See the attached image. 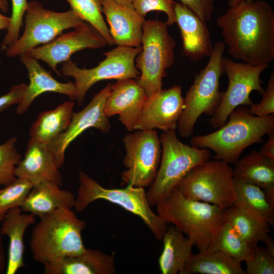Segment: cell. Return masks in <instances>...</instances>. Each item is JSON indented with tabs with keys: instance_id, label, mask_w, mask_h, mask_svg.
I'll list each match as a JSON object with an SVG mask.
<instances>
[{
	"instance_id": "6da1fadb",
	"label": "cell",
	"mask_w": 274,
	"mask_h": 274,
	"mask_svg": "<svg viewBox=\"0 0 274 274\" xmlns=\"http://www.w3.org/2000/svg\"><path fill=\"white\" fill-rule=\"evenodd\" d=\"M217 24L233 58L252 65L274 59V11L267 2L241 1L229 7Z\"/></svg>"
},
{
	"instance_id": "7a4b0ae2",
	"label": "cell",
	"mask_w": 274,
	"mask_h": 274,
	"mask_svg": "<svg viewBox=\"0 0 274 274\" xmlns=\"http://www.w3.org/2000/svg\"><path fill=\"white\" fill-rule=\"evenodd\" d=\"M274 130V114L257 116L251 114L247 107L236 108L226 123L214 132L193 136L190 145L211 149L215 160L235 163L248 147L261 142L262 138Z\"/></svg>"
},
{
	"instance_id": "3957f363",
	"label": "cell",
	"mask_w": 274,
	"mask_h": 274,
	"mask_svg": "<svg viewBox=\"0 0 274 274\" xmlns=\"http://www.w3.org/2000/svg\"><path fill=\"white\" fill-rule=\"evenodd\" d=\"M156 206L157 215L185 234L199 251L211 249L223 224L225 210L185 197L177 187Z\"/></svg>"
},
{
	"instance_id": "277c9868",
	"label": "cell",
	"mask_w": 274,
	"mask_h": 274,
	"mask_svg": "<svg viewBox=\"0 0 274 274\" xmlns=\"http://www.w3.org/2000/svg\"><path fill=\"white\" fill-rule=\"evenodd\" d=\"M29 245L33 260L45 265L86 250L81 233L86 225L71 209L61 208L40 217Z\"/></svg>"
},
{
	"instance_id": "5b68a950",
	"label": "cell",
	"mask_w": 274,
	"mask_h": 274,
	"mask_svg": "<svg viewBox=\"0 0 274 274\" xmlns=\"http://www.w3.org/2000/svg\"><path fill=\"white\" fill-rule=\"evenodd\" d=\"M225 45L216 42L207 64L195 76L184 97V108L178 121L180 136L192 135L196 122L203 114L212 116L220 105L223 92L220 91V80L224 71L222 65Z\"/></svg>"
},
{
	"instance_id": "8992f818",
	"label": "cell",
	"mask_w": 274,
	"mask_h": 274,
	"mask_svg": "<svg viewBox=\"0 0 274 274\" xmlns=\"http://www.w3.org/2000/svg\"><path fill=\"white\" fill-rule=\"evenodd\" d=\"M161 155L156 177L146 192L151 207L156 206L196 166L209 160L210 152L182 143L175 130L160 136Z\"/></svg>"
},
{
	"instance_id": "52a82bcc",
	"label": "cell",
	"mask_w": 274,
	"mask_h": 274,
	"mask_svg": "<svg viewBox=\"0 0 274 274\" xmlns=\"http://www.w3.org/2000/svg\"><path fill=\"white\" fill-rule=\"evenodd\" d=\"M176 42L166 22L145 20L143 26L141 50L135 66L140 71L136 80L148 97L162 89L166 71L175 61Z\"/></svg>"
},
{
	"instance_id": "ba28073f",
	"label": "cell",
	"mask_w": 274,
	"mask_h": 274,
	"mask_svg": "<svg viewBox=\"0 0 274 274\" xmlns=\"http://www.w3.org/2000/svg\"><path fill=\"white\" fill-rule=\"evenodd\" d=\"M79 186L74 208L78 212L98 199L117 204L139 216L158 241H161L168 225L151 209L144 188L127 185L121 189L106 188L83 172L79 173Z\"/></svg>"
},
{
	"instance_id": "9c48e42d",
	"label": "cell",
	"mask_w": 274,
	"mask_h": 274,
	"mask_svg": "<svg viewBox=\"0 0 274 274\" xmlns=\"http://www.w3.org/2000/svg\"><path fill=\"white\" fill-rule=\"evenodd\" d=\"M186 198L226 210L236 201L233 169L219 160H208L192 169L176 187Z\"/></svg>"
},
{
	"instance_id": "30bf717a",
	"label": "cell",
	"mask_w": 274,
	"mask_h": 274,
	"mask_svg": "<svg viewBox=\"0 0 274 274\" xmlns=\"http://www.w3.org/2000/svg\"><path fill=\"white\" fill-rule=\"evenodd\" d=\"M141 50L140 47L117 46L104 53L105 58L91 68H81L71 59L63 62L61 68L63 76L75 80L76 99L82 105L88 90L97 82L110 79H137L140 72L135 60Z\"/></svg>"
},
{
	"instance_id": "8fae6325",
	"label": "cell",
	"mask_w": 274,
	"mask_h": 274,
	"mask_svg": "<svg viewBox=\"0 0 274 274\" xmlns=\"http://www.w3.org/2000/svg\"><path fill=\"white\" fill-rule=\"evenodd\" d=\"M23 35L6 49V55L21 56L42 44H47L67 29L76 28L82 20L72 9L57 12L44 8L37 1L28 2L24 15Z\"/></svg>"
},
{
	"instance_id": "7c38bea8",
	"label": "cell",
	"mask_w": 274,
	"mask_h": 274,
	"mask_svg": "<svg viewBox=\"0 0 274 274\" xmlns=\"http://www.w3.org/2000/svg\"><path fill=\"white\" fill-rule=\"evenodd\" d=\"M123 142L126 170L121 174L122 182L127 185L149 187L156 177L161 159V142L157 131H133L123 138Z\"/></svg>"
},
{
	"instance_id": "4fadbf2b",
	"label": "cell",
	"mask_w": 274,
	"mask_h": 274,
	"mask_svg": "<svg viewBox=\"0 0 274 274\" xmlns=\"http://www.w3.org/2000/svg\"><path fill=\"white\" fill-rule=\"evenodd\" d=\"M222 65L227 76L228 85L227 90L223 92L220 105L209 120L210 125L215 129L226 123L229 115L236 108L250 107L253 103L250 97L252 91H257L261 94L263 93L260 76L269 65L237 62L225 57H223Z\"/></svg>"
},
{
	"instance_id": "5bb4252c",
	"label": "cell",
	"mask_w": 274,
	"mask_h": 274,
	"mask_svg": "<svg viewBox=\"0 0 274 274\" xmlns=\"http://www.w3.org/2000/svg\"><path fill=\"white\" fill-rule=\"evenodd\" d=\"M107 43L101 34L90 24L84 21L74 30L61 33L50 42L29 51L27 56L47 63L58 76L59 63L71 59L75 53L85 49L105 47Z\"/></svg>"
},
{
	"instance_id": "9a60e30c",
	"label": "cell",
	"mask_w": 274,
	"mask_h": 274,
	"mask_svg": "<svg viewBox=\"0 0 274 274\" xmlns=\"http://www.w3.org/2000/svg\"><path fill=\"white\" fill-rule=\"evenodd\" d=\"M111 88L112 84H108L93 96L82 110L73 112L66 130L46 145L59 168L64 163L65 152L70 144L84 131L93 127L104 133L110 131L111 125L105 115L104 106Z\"/></svg>"
},
{
	"instance_id": "2e32d148",
	"label": "cell",
	"mask_w": 274,
	"mask_h": 274,
	"mask_svg": "<svg viewBox=\"0 0 274 274\" xmlns=\"http://www.w3.org/2000/svg\"><path fill=\"white\" fill-rule=\"evenodd\" d=\"M184 106L181 86L162 89L148 97L135 129L175 130Z\"/></svg>"
},
{
	"instance_id": "e0dca14e",
	"label": "cell",
	"mask_w": 274,
	"mask_h": 274,
	"mask_svg": "<svg viewBox=\"0 0 274 274\" xmlns=\"http://www.w3.org/2000/svg\"><path fill=\"white\" fill-rule=\"evenodd\" d=\"M148 96L133 79H119L112 84L104 106L108 118L118 115V119L129 132L135 130Z\"/></svg>"
},
{
	"instance_id": "ac0fdd59",
	"label": "cell",
	"mask_w": 274,
	"mask_h": 274,
	"mask_svg": "<svg viewBox=\"0 0 274 274\" xmlns=\"http://www.w3.org/2000/svg\"><path fill=\"white\" fill-rule=\"evenodd\" d=\"M102 13L109 25L114 44L129 47L141 46L144 17L134 9L123 7L115 0H104Z\"/></svg>"
},
{
	"instance_id": "d6986e66",
	"label": "cell",
	"mask_w": 274,
	"mask_h": 274,
	"mask_svg": "<svg viewBox=\"0 0 274 274\" xmlns=\"http://www.w3.org/2000/svg\"><path fill=\"white\" fill-rule=\"evenodd\" d=\"M174 10L186 56L194 61L209 57L213 45L207 22L181 3H176Z\"/></svg>"
},
{
	"instance_id": "ffe728a7",
	"label": "cell",
	"mask_w": 274,
	"mask_h": 274,
	"mask_svg": "<svg viewBox=\"0 0 274 274\" xmlns=\"http://www.w3.org/2000/svg\"><path fill=\"white\" fill-rule=\"evenodd\" d=\"M55 159L46 145L30 139L24 157L16 166V177L25 179L33 186L45 182L62 185V179Z\"/></svg>"
},
{
	"instance_id": "44dd1931",
	"label": "cell",
	"mask_w": 274,
	"mask_h": 274,
	"mask_svg": "<svg viewBox=\"0 0 274 274\" xmlns=\"http://www.w3.org/2000/svg\"><path fill=\"white\" fill-rule=\"evenodd\" d=\"M22 63L28 72L29 83L26 85L23 97L17 108L18 114H24L33 101L41 94L48 92L67 95L71 100L76 99V88L71 82L61 83L55 80L38 60L23 54L20 56Z\"/></svg>"
},
{
	"instance_id": "7402d4cb",
	"label": "cell",
	"mask_w": 274,
	"mask_h": 274,
	"mask_svg": "<svg viewBox=\"0 0 274 274\" xmlns=\"http://www.w3.org/2000/svg\"><path fill=\"white\" fill-rule=\"evenodd\" d=\"M44 266L45 274H114L116 271L113 255L90 248L80 255L64 257Z\"/></svg>"
},
{
	"instance_id": "603a6c76",
	"label": "cell",
	"mask_w": 274,
	"mask_h": 274,
	"mask_svg": "<svg viewBox=\"0 0 274 274\" xmlns=\"http://www.w3.org/2000/svg\"><path fill=\"white\" fill-rule=\"evenodd\" d=\"M22 211L20 207L10 209L0 224L1 234L7 236L9 239L6 274H15L24 266V233L29 226L36 222L35 215L22 213Z\"/></svg>"
},
{
	"instance_id": "cb8c5ba5",
	"label": "cell",
	"mask_w": 274,
	"mask_h": 274,
	"mask_svg": "<svg viewBox=\"0 0 274 274\" xmlns=\"http://www.w3.org/2000/svg\"><path fill=\"white\" fill-rule=\"evenodd\" d=\"M75 197L68 190L60 188L56 184L45 182L33 186L20 206L22 211L39 218L61 208L72 209Z\"/></svg>"
},
{
	"instance_id": "d4e9b609",
	"label": "cell",
	"mask_w": 274,
	"mask_h": 274,
	"mask_svg": "<svg viewBox=\"0 0 274 274\" xmlns=\"http://www.w3.org/2000/svg\"><path fill=\"white\" fill-rule=\"evenodd\" d=\"M224 219L251 245L264 242L268 251L274 257V244L269 235L270 229L267 223L235 204L225 210Z\"/></svg>"
},
{
	"instance_id": "484cf974",
	"label": "cell",
	"mask_w": 274,
	"mask_h": 274,
	"mask_svg": "<svg viewBox=\"0 0 274 274\" xmlns=\"http://www.w3.org/2000/svg\"><path fill=\"white\" fill-rule=\"evenodd\" d=\"M162 241V252L158 259L162 274H182L192 254L193 242L174 225L168 226Z\"/></svg>"
},
{
	"instance_id": "4316f807",
	"label": "cell",
	"mask_w": 274,
	"mask_h": 274,
	"mask_svg": "<svg viewBox=\"0 0 274 274\" xmlns=\"http://www.w3.org/2000/svg\"><path fill=\"white\" fill-rule=\"evenodd\" d=\"M74 106L73 101H66L53 110L41 112L30 127V139L47 145L65 131L72 119Z\"/></svg>"
},
{
	"instance_id": "83f0119b",
	"label": "cell",
	"mask_w": 274,
	"mask_h": 274,
	"mask_svg": "<svg viewBox=\"0 0 274 274\" xmlns=\"http://www.w3.org/2000/svg\"><path fill=\"white\" fill-rule=\"evenodd\" d=\"M233 169L235 180L256 185L262 189L274 186V160L253 150L238 159Z\"/></svg>"
},
{
	"instance_id": "f1b7e54d",
	"label": "cell",
	"mask_w": 274,
	"mask_h": 274,
	"mask_svg": "<svg viewBox=\"0 0 274 274\" xmlns=\"http://www.w3.org/2000/svg\"><path fill=\"white\" fill-rule=\"evenodd\" d=\"M246 274L239 262L224 253L209 249L192 253L182 274Z\"/></svg>"
},
{
	"instance_id": "f546056e",
	"label": "cell",
	"mask_w": 274,
	"mask_h": 274,
	"mask_svg": "<svg viewBox=\"0 0 274 274\" xmlns=\"http://www.w3.org/2000/svg\"><path fill=\"white\" fill-rule=\"evenodd\" d=\"M236 201L234 204L246 209L269 226H274V208L267 201L263 189L234 180Z\"/></svg>"
},
{
	"instance_id": "4dcf8cb0",
	"label": "cell",
	"mask_w": 274,
	"mask_h": 274,
	"mask_svg": "<svg viewBox=\"0 0 274 274\" xmlns=\"http://www.w3.org/2000/svg\"><path fill=\"white\" fill-rule=\"evenodd\" d=\"M252 247L225 220L211 249L219 250L241 263L248 259Z\"/></svg>"
},
{
	"instance_id": "1f68e13d",
	"label": "cell",
	"mask_w": 274,
	"mask_h": 274,
	"mask_svg": "<svg viewBox=\"0 0 274 274\" xmlns=\"http://www.w3.org/2000/svg\"><path fill=\"white\" fill-rule=\"evenodd\" d=\"M71 9L84 21L93 26L104 38L107 44L114 45L109 27L102 15L104 0H65Z\"/></svg>"
},
{
	"instance_id": "d6a6232c",
	"label": "cell",
	"mask_w": 274,
	"mask_h": 274,
	"mask_svg": "<svg viewBox=\"0 0 274 274\" xmlns=\"http://www.w3.org/2000/svg\"><path fill=\"white\" fill-rule=\"evenodd\" d=\"M33 187L28 180L17 177L9 184L0 189V222L11 209L20 207Z\"/></svg>"
},
{
	"instance_id": "836d02e7",
	"label": "cell",
	"mask_w": 274,
	"mask_h": 274,
	"mask_svg": "<svg viewBox=\"0 0 274 274\" xmlns=\"http://www.w3.org/2000/svg\"><path fill=\"white\" fill-rule=\"evenodd\" d=\"M17 138L12 137L0 144V185L6 186L16 179L15 169L21 160L16 148Z\"/></svg>"
},
{
	"instance_id": "e575fe53",
	"label": "cell",
	"mask_w": 274,
	"mask_h": 274,
	"mask_svg": "<svg viewBox=\"0 0 274 274\" xmlns=\"http://www.w3.org/2000/svg\"><path fill=\"white\" fill-rule=\"evenodd\" d=\"M273 257L266 248L253 246L250 255L245 261L246 274H273Z\"/></svg>"
},
{
	"instance_id": "d590c367",
	"label": "cell",
	"mask_w": 274,
	"mask_h": 274,
	"mask_svg": "<svg viewBox=\"0 0 274 274\" xmlns=\"http://www.w3.org/2000/svg\"><path fill=\"white\" fill-rule=\"evenodd\" d=\"M11 23L7 29V32L2 42V48L3 50H6L19 38L28 2L27 0H11Z\"/></svg>"
},
{
	"instance_id": "8d00e7d4",
	"label": "cell",
	"mask_w": 274,
	"mask_h": 274,
	"mask_svg": "<svg viewBox=\"0 0 274 274\" xmlns=\"http://www.w3.org/2000/svg\"><path fill=\"white\" fill-rule=\"evenodd\" d=\"M175 3L173 0H133L132 5L136 12L143 17L151 11L164 12L167 17L166 23L172 25L176 22Z\"/></svg>"
},
{
	"instance_id": "74e56055",
	"label": "cell",
	"mask_w": 274,
	"mask_h": 274,
	"mask_svg": "<svg viewBox=\"0 0 274 274\" xmlns=\"http://www.w3.org/2000/svg\"><path fill=\"white\" fill-rule=\"evenodd\" d=\"M261 101L253 103L249 107L250 113L257 116H265L274 114V72L269 79L267 87L262 94Z\"/></svg>"
},
{
	"instance_id": "f35d334b",
	"label": "cell",
	"mask_w": 274,
	"mask_h": 274,
	"mask_svg": "<svg viewBox=\"0 0 274 274\" xmlns=\"http://www.w3.org/2000/svg\"><path fill=\"white\" fill-rule=\"evenodd\" d=\"M206 22L210 21L214 10L215 0H180Z\"/></svg>"
},
{
	"instance_id": "ab89813d",
	"label": "cell",
	"mask_w": 274,
	"mask_h": 274,
	"mask_svg": "<svg viewBox=\"0 0 274 274\" xmlns=\"http://www.w3.org/2000/svg\"><path fill=\"white\" fill-rule=\"evenodd\" d=\"M26 84L22 83L13 86L6 94L0 96V112L14 104H19L23 96Z\"/></svg>"
},
{
	"instance_id": "60d3db41",
	"label": "cell",
	"mask_w": 274,
	"mask_h": 274,
	"mask_svg": "<svg viewBox=\"0 0 274 274\" xmlns=\"http://www.w3.org/2000/svg\"><path fill=\"white\" fill-rule=\"evenodd\" d=\"M268 138L260 150L266 157L274 160V130L268 134Z\"/></svg>"
},
{
	"instance_id": "b9f144b4",
	"label": "cell",
	"mask_w": 274,
	"mask_h": 274,
	"mask_svg": "<svg viewBox=\"0 0 274 274\" xmlns=\"http://www.w3.org/2000/svg\"><path fill=\"white\" fill-rule=\"evenodd\" d=\"M9 4L7 0H0V30L7 29L11 23L10 17L3 14L8 10Z\"/></svg>"
},
{
	"instance_id": "7bdbcfd3",
	"label": "cell",
	"mask_w": 274,
	"mask_h": 274,
	"mask_svg": "<svg viewBox=\"0 0 274 274\" xmlns=\"http://www.w3.org/2000/svg\"><path fill=\"white\" fill-rule=\"evenodd\" d=\"M1 224V222H0ZM7 259L3 242L2 235L0 233V274L5 272L7 267Z\"/></svg>"
},
{
	"instance_id": "ee69618b",
	"label": "cell",
	"mask_w": 274,
	"mask_h": 274,
	"mask_svg": "<svg viewBox=\"0 0 274 274\" xmlns=\"http://www.w3.org/2000/svg\"><path fill=\"white\" fill-rule=\"evenodd\" d=\"M263 191L267 201L274 208V186L263 189Z\"/></svg>"
},
{
	"instance_id": "f6af8a7d",
	"label": "cell",
	"mask_w": 274,
	"mask_h": 274,
	"mask_svg": "<svg viewBox=\"0 0 274 274\" xmlns=\"http://www.w3.org/2000/svg\"><path fill=\"white\" fill-rule=\"evenodd\" d=\"M118 4L119 5L129 8V9H133V7L132 5V2L133 0H115Z\"/></svg>"
},
{
	"instance_id": "bcb514c9",
	"label": "cell",
	"mask_w": 274,
	"mask_h": 274,
	"mask_svg": "<svg viewBox=\"0 0 274 274\" xmlns=\"http://www.w3.org/2000/svg\"><path fill=\"white\" fill-rule=\"evenodd\" d=\"M243 1H251V0H228V5L229 7H230Z\"/></svg>"
}]
</instances>
